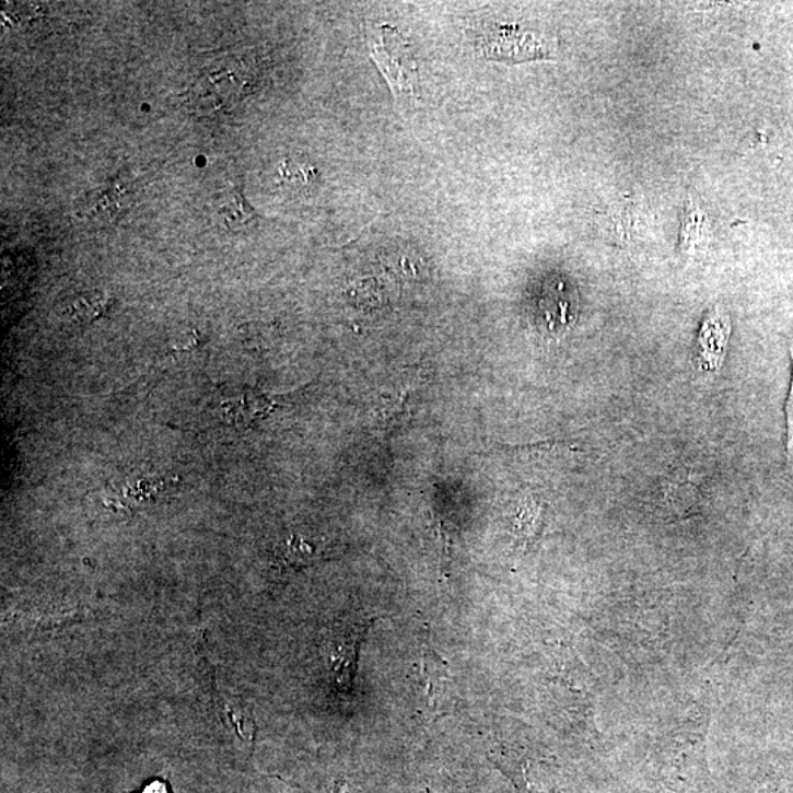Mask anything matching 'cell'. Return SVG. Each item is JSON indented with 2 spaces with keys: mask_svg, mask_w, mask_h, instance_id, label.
Masks as SVG:
<instances>
[{
  "mask_svg": "<svg viewBox=\"0 0 793 793\" xmlns=\"http://www.w3.org/2000/svg\"><path fill=\"white\" fill-rule=\"evenodd\" d=\"M316 559V548L295 535L282 544L277 555V563L285 569H303Z\"/></svg>",
  "mask_w": 793,
  "mask_h": 793,
  "instance_id": "9c48e42d",
  "label": "cell"
},
{
  "mask_svg": "<svg viewBox=\"0 0 793 793\" xmlns=\"http://www.w3.org/2000/svg\"><path fill=\"white\" fill-rule=\"evenodd\" d=\"M420 691L431 713H444V702L447 700L450 684L448 666L435 651L427 650L422 655L420 668Z\"/></svg>",
  "mask_w": 793,
  "mask_h": 793,
  "instance_id": "8992f818",
  "label": "cell"
},
{
  "mask_svg": "<svg viewBox=\"0 0 793 793\" xmlns=\"http://www.w3.org/2000/svg\"><path fill=\"white\" fill-rule=\"evenodd\" d=\"M482 47L488 58L516 62L550 57L551 51L550 43L538 34L522 32L514 25L492 30L486 42H482Z\"/></svg>",
  "mask_w": 793,
  "mask_h": 793,
  "instance_id": "3957f363",
  "label": "cell"
},
{
  "mask_svg": "<svg viewBox=\"0 0 793 793\" xmlns=\"http://www.w3.org/2000/svg\"><path fill=\"white\" fill-rule=\"evenodd\" d=\"M411 388L384 393L376 401L374 409L375 427L383 439H388L405 423L409 416V397Z\"/></svg>",
  "mask_w": 793,
  "mask_h": 793,
  "instance_id": "52a82bcc",
  "label": "cell"
},
{
  "mask_svg": "<svg viewBox=\"0 0 793 793\" xmlns=\"http://www.w3.org/2000/svg\"><path fill=\"white\" fill-rule=\"evenodd\" d=\"M110 300L101 293L85 294L71 303L68 313L79 323H92L108 312Z\"/></svg>",
  "mask_w": 793,
  "mask_h": 793,
  "instance_id": "30bf717a",
  "label": "cell"
},
{
  "mask_svg": "<svg viewBox=\"0 0 793 793\" xmlns=\"http://www.w3.org/2000/svg\"><path fill=\"white\" fill-rule=\"evenodd\" d=\"M255 70L242 55L226 54L208 63L188 90V103L205 117H221L252 92Z\"/></svg>",
  "mask_w": 793,
  "mask_h": 793,
  "instance_id": "6da1fadb",
  "label": "cell"
},
{
  "mask_svg": "<svg viewBox=\"0 0 793 793\" xmlns=\"http://www.w3.org/2000/svg\"><path fill=\"white\" fill-rule=\"evenodd\" d=\"M371 57L388 81L394 96L418 97L419 67L411 45L392 25L369 32Z\"/></svg>",
  "mask_w": 793,
  "mask_h": 793,
  "instance_id": "7a4b0ae2",
  "label": "cell"
},
{
  "mask_svg": "<svg viewBox=\"0 0 793 793\" xmlns=\"http://www.w3.org/2000/svg\"><path fill=\"white\" fill-rule=\"evenodd\" d=\"M791 359H792V380L791 389H789V397L786 401V425H788V458L789 462L793 463V345L791 346Z\"/></svg>",
  "mask_w": 793,
  "mask_h": 793,
  "instance_id": "8fae6325",
  "label": "cell"
},
{
  "mask_svg": "<svg viewBox=\"0 0 793 793\" xmlns=\"http://www.w3.org/2000/svg\"><path fill=\"white\" fill-rule=\"evenodd\" d=\"M731 334V320L719 307L711 311L702 323L698 338V362L705 372L718 371L722 366Z\"/></svg>",
  "mask_w": 793,
  "mask_h": 793,
  "instance_id": "5b68a950",
  "label": "cell"
},
{
  "mask_svg": "<svg viewBox=\"0 0 793 793\" xmlns=\"http://www.w3.org/2000/svg\"><path fill=\"white\" fill-rule=\"evenodd\" d=\"M371 623L359 621L358 625L347 626L340 633L334 637L331 642V651H329V666L334 675V680L340 686L342 691H350L353 685L355 668H358V658L360 642Z\"/></svg>",
  "mask_w": 793,
  "mask_h": 793,
  "instance_id": "277c9868",
  "label": "cell"
},
{
  "mask_svg": "<svg viewBox=\"0 0 793 793\" xmlns=\"http://www.w3.org/2000/svg\"><path fill=\"white\" fill-rule=\"evenodd\" d=\"M218 212H220L221 217H224L225 224L230 230L252 229L257 224L255 209L247 203L246 197H244L240 187L233 188L222 197Z\"/></svg>",
  "mask_w": 793,
  "mask_h": 793,
  "instance_id": "ba28073f",
  "label": "cell"
}]
</instances>
